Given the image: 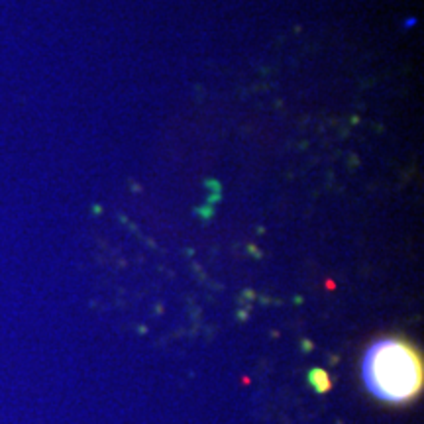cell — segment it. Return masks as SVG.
<instances>
[{"instance_id": "1", "label": "cell", "mask_w": 424, "mask_h": 424, "mask_svg": "<svg viewBox=\"0 0 424 424\" xmlns=\"http://www.w3.org/2000/svg\"><path fill=\"white\" fill-rule=\"evenodd\" d=\"M364 381L379 399L409 402L422 391V357L411 342L400 338L377 340L365 353Z\"/></svg>"}]
</instances>
